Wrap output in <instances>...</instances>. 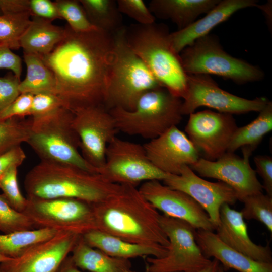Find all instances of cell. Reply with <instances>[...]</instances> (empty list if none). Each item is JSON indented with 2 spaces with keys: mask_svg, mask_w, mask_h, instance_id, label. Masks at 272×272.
<instances>
[{
  "mask_svg": "<svg viewBox=\"0 0 272 272\" xmlns=\"http://www.w3.org/2000/svg\"><path fill=\"white\" fill-rule=\"evenodd\" d=\"M161 226L169 240L167 253L162 258L148 257L149 272H198L211 261L202 253L195 240L196 229L185 221L164 214Z\"/></svg>",
  "mask_w": 272,
  "mask_h": 272,
  "instance_id": "cell-9",
  "label": "cell"
},
{
  "mask_svg": "<svg viewBox=\"0 0 272 272\" xmlns=\"http://www.w3.org/2000/svg\"><path fill=\"white\" fill-rule=\"evenodd\" d=\"M17 166H13L0 177V189L10 206L14 210L23 213L27 199L22 194L17 181Z\"/></svg>",
  "mask_w": 272,
  "mask_h": 272,
  "instance_id": "cell-35",
  "label": "cell"
},
{
  "mask_svg": "<svg viewBox=\"0 0 272 272\" xmlns=\"http://www.w3.org/2000/svg\"><path fill=\"white\" fill-rule=\"evenodd\" d=\"M34 95L21 93L7 108L0 112V120L30 116Z\"/></svg>",
  "mask_w": 272,
  "mask_h": 272,
  "instance_id": "cell-39",
  "label": "cell"
},
{
  "mask_svg": "<svg viewBox=\"0 0 272 272\" xmlns=\"http://www.w3.org/2000/svg\"><path fill=\"white\" fill-rule=\"evenodd\" d=\"M79 1L90 22L98 29L113 34L123 27L117 1Z\"/></svg>",
  "mask_w": 272,
  "mask_h": 272,
  "instance_id": "cell-30",
  "label": "cell"
},
{
  "mask_svg": "<svg viewBox=\"0 0 272 272\" xmlns=\"http://www.w3.org/2000/svg\"><path fill=\"white\" fill-rule=\"evenodd\" d=\"M243 157L226 152L219 159L211 161L199 158L189 166L200 176L214 178L230 186L240 201L246 196L262 192V185L251 167L249 158L252 152L242 149Z\"/></svg>",
  "mask_w": 272,
  "mask_h": 272,
  "instance_id": "cell-14",
  "label": "cell"
},
{
  "mask_svg": "<svg viewBox=\"0 0 272 272\" xmlns=\"http://www.w3.org/2000/svg\"><path fill=\"white\" fill-rule=\"evenodd\" d=\"M119 12L135 20L140 25L155 23V17L142 0H117Z\"/></svg>",
  "mask_w": 272,
  "mask_h": 272,
  "instance_id": "cell-37",
  "label": "cell"
},
{
  "mask_svg": "<svg viewBox=\"0 0 272 272\" xmlns=\"http://www.w3.org/2000/svg\"><path fill=\"white\" fill-rule=\"evenodd\" d=\"M54 3L61 18L65 20L75 32H88L98 29L89 20L80 1L57 0Z\"/></svg>",
  "mask_w": 272,
  "mask_h": 272,
  "instance_id": "cell-34",
  "label": "cell"
},
{
  "mask_svg": "<svg viewBox=\"0 0 272 272\" xmlns=\"http://www.w3.org/2000/svg\"><path fill=\"white\" fill-rule=\"evenodd\" d=\"M166 26L154 23L126 29L127 41L162 85L173 95L183 99L187 87L188 75L179 54L172 48Z\"/></svg>",
  "mask_w": 272,
  "mask_h": 272,
  "instance_id": "cell-4",
  "label": "cell"
},
{
  "mask_svg": "<svg viewBox=\"0 0 272 272\" xmlns=\"http://www.w3.org/2000/svg\"><path fill=\"white\" fill-rule=\"evenodd\" d=\"M59 231L39 228L0 234V254L11 258H18L33 246L51 238Z\"/></svg>",
  "mask_w": 272,
  "mask_h": 272,
  "instance_id": "cell-29",
  "label": "cell"
},
{
  "mask_svg": "<svg viewBox=\"0 0 272 272\" xmlns=\"http://www.w3.org/2000/svg\"><path fill=\"white\" fill-rule=\"evenodd\" d=\"M256 171L263 180V189L272 196V158L267 155H257L254 158Z\"/></svg>",
  "mask_w": 272,
  "mask_h": 272,
  "instance_id": "cell-42",
  "label": "cell"
},
{
  "mask_svg": "<svg viewBox=\"0 0 272 272\" xmlns=\"http://www.w3.org/2000/svg\"><path fill=\"white\" fill-rule=\"evenodd\" d=\"M2 15V13L1 10V9H0V15Z\"/></svg>",
  "mask_w": 272,
  "mask_h": 272,
  "instance_id": "cell-52",
  "label": "cell"
},
{
  "mask_svg": "<svg viewBox=\"0 0 272 272\" xmlns=\"http://www.w3.org/2000/svg\"><path fill=\"white\" fill-rule=\"evenodd\" d=\"M26 157L21 146L0 155V177L13 166H20Z\"/></svg>",
  "mask_w": 272,
  "mask_h": 272,
  "instance_id": "cell-43",
  "label": "cell"
},
{
  "mask_svg": "<svg viewBox=\"0 0 272 272\" xmlns=\"http://www.w3.org/2000/svg\"><path fill=\"white\" fill-rule=\"evenodd\" d=\"M27 199L23 214L34 228H50L81 235L96 230L92 204L71 198Z\"/></svg>",
  "mask_w": 272,
  "mask_h": 272,
  "instance_id": "cell-11",
  "label": "cell"
},
{
  "mask_svg": "<svg viewBox=\"0 0 272 272\" xmlns=\"http://www.w3.org/2000/svg\"><path fill=\"white\" fill-rule=\"evenodd\" d=\"M81 235L59 231L17 258L0 264L7 272H56Z\"/></svg>",
  "mask_w": 272,
  "mask_h": 272,
  "instance_id": "cell-18",
  "label": "cell"
},
{
  "mask_svg": "<svg viewBox=\"0 0 272 272\" xmlns=\"http://www.w3.org/2000/svg\"><path fill=\"white\" fill-rule=\"evenodd\" d=\"M29 12L31 17L51 21L61 19L54 2L50 0H30Z\"/></svg>",
  "mask_w": 272,
  "mask_h": 272,
  "instance_id": "cell-41",
  "label": "cell"
},
{
  "mask_svg": "<svg viewBox=\"0 0 272 272\" xmlns=\"http://www.w3.org/2000/svg\"><path fill=\"white\" fill-rule=\"evenodd\" d=\"M182 103L181 98L161 87L143 94L131 111L120 108L109 111L118 131L151 140L181 122Z\"/></svg>",
  "mask_w": 272,
  "mask_h": 272,
  "instance_id": "cell-7",
  "label": "cell"
},
{
  "mask_svg": "<svg viewBox=\"0 0 272 272\" xmlns=\"http://www.w3.org/2000/svg\"><path fill=\"white\" fill-rule=\"evenodd\" d=\"M219 266L220 262L214 258V260L211 261V262L208 266L198 272H217Z\"/></svg>",
  "mask_w": 272,
  "mask_h": 272,
  "instance_id": "cell-47",
  "label": "cell"
},
{
  "mask_svg": "<svg viewBox=\"0 0 272 272\" xmlns=\"http://www.w3.org/2000/svg\"><path fill=\"white\" fill-rule=\"evenodd\" d=\"M97 173L110 183L134 186L151 180L163 181L168 175L151 162L143 145L116 136L108 144L105 163Z\"/></svg>",
  "mask_w": 272,
  "mask_h": 272,
  "instance_id": "cell-10",
  "label": "cell"
},
{
  "mask_svg": "<svg viewBox=\"0 0 272 272\" xmlns=\"http://www.w3.org/2000/svg\"><path fill=\"white\" fill-rule=\"evenodd\" d=\"M93 207L96 230L131 243L169 245L160 225L161 214L136 186L120 185L114 193Z\"/></svg>",
  "mask_w": 272,
  "mask_h": 272,
  "instance_id": "cell-2",
  "label": "cell"
},
{
  "mask_svg": "<svg viewBox=\"0 0 272 272\" xmlns=\"http://www.w3.org/2000/svg\"><path fill=\"white\" fill-rule=\"evenodd\" d=\"M12 118L0 120V155L27 143L31 132V118Z\"/></svg>",
  "mask_w": 272,
  "mask_h": 272,
  "instance_id": "cell-32",
  "label": "cell"
},
{
  "mask_svg": "<svg viewBox=\"0 0 272 272\" xmlns=\"http://www.w3.org/2000/svg\"><path fill=\"white\" fill-rule=\"evenodd\" d=\"M242 202L243 218L259 221L272 233V196L261 192L246 196Z\"/></svg>",
  "mask_w": 272,
  "mask_h": 272,
  "instance_id": "cell-33",
  "label": "cell"
},
{
  "mask_svg": "<svg viewBox=\"0 0 272 272\" xmlns=\"http://www.w3.org/2000/svg\"><path fill=\"white\" fill-rule=\"evenodd\" d=\"M185 131L206 159L214 161L227 151L236 130L232 114L205 110L189 115Z\"/></svg>",
  "mask_w": 272,
  "mask_h": 272,
  "instance_id": "cell-15",
  "label": "cell"
},
{
  "mask_svg": "<svg viewBox=\"0 0 272 272\" xmlns=\"http://www.w3.org/2000/svg\"><path fill=\"white\" fill-rule=\"evenodd\" d=\"M139 189L163 214L185 221L195 229L215 230L207 213L187 194L172 189L158 180L145 182Z\"/></svg>",
  "mask_w": 272,
  "mask_h": 272,
  "instance_id": "cell-17",
  "label": "cell"
},
{
  "mask_svg": "<svg viewBox=\"0 0 272 272\" xmlns=\"http://www.w3.org/2000/svg\"><path fill=\"white\" fill-rule=\"evenodd\" d=\"M30 0H0L3 15H18L29 13Z\"/></svg>",
  "mask_w": 272,
  "mask_h": 272,
  "instance_id": "cell-45",
  "label": "cell"
},
{
  "mask_svg": "<svg viewBox=\"0 0 272 272\" xmlns=\"http://www.w3.org/2000/svg\"><path fill=\"white\" fill-rule=\"evenodd\" d=\"M169 187L181 191L193 198L205 210L216 228L220 222V210L224 203L233 205L237 200L234 190L219 181L210 182L198 176L187 165L179 175L168 174L163 181Z\"/></svg>",
  "mask_w": 272,
  "mask_h": 272,
  "instance_id": "cell-16",
  "label": "cell"
},
{
  "mask_svg": "<svg viewBox=\"0 0 272 272\" xmlns=\"http://www.w3.org/2000/svg\"><path fill=\"white\" fill-rule=\"evenodd\" d=\"M113 34L99 29L76 32L67 25L62 39L40 57L52 72L55 94L73 112L104 105L113 52Z\"/></svg>",
  "mask_w": 272,
  "mask_h": 272,
  "instance_id": "cell-1",
  "label": "cell"
},
{
  "mask_svg": "<svg viewBox=\"0 0 272 272\" xmlns=\"http://www.w3.org/2000/svg\"><path fill=\"white\" fill-rule=\"evenodd\" d=\"M64 27L43 18L31 17V22L22 35L20 45L25 54L43 57L49 54L62 39Z\"/></svg>",
  "mask_w": 272,
  "mask_h": 272,
  "instance_id": "cell-25",
  "label": "cell"
},
{
  "mask_svg": "<svg viewBox=\"0 0 272 272\" xmlns=\"http://www.w3.org/2000/svg\"><path fill=\"white\" fill-rule=\"evenodd\" d=\"M0 272H7L0 264Z\"/></svg>",
  "mask_w": 272,
  "mask_h": 272,
  "instance_id": "cell-49",
  "label": "cell"
},
{
  "mask_svg": "<svg viewBox=\"0 0 272 272\" xmlns=\"http://www.w3.org/2000/svg\"><path fill=\"white\" fill-rule=\"evenodd\" d=\"M272 129V103L269 101L258 116L245 126L238 127L227 152L234 153L239 148L251 152L257 148L263 137Z\"/></svg>",
  "mask_w": 272,
  "mask_h": 272,
  "instance_id": "cell-27",
  "label": "cell"
},
{
  "mask_svg": "<svg viewBox=\"0 0 272 272\" xmlns=\"http://www.w3.org/2000/svg\"><path fill=\"white\" fill-rule=\"evenodd\" d=\"M125 272H135V271H133L131 270V269H129V270H127L125 271ZM145 272H149V270H148V269L147 268V267H146Z\"/></svg>",
  "mask_w": 272,
  "mask_h": 272,
  "instance_id": "cell-50",
  "label": "cell"
},
{
  "mask_svg": "<svg viewBox=\"0 0 272 272\" xmlns=\"http://www.w3.org/2000/svg\"><path fill=\"white\" fill-rule=\"evenodd\" d=\"M182 99L183 115L194 113L201 106L231 114L259 112L270 101L265 97L251 100L232 94L220 88L210 75L205 74L188 75L187 90Z\"/></svg>",
  "mask_w": 272,
  "mask_h": 272,
  "instance_id": "cell-12",
  "label": "cell"
},
{
  "mask_svg": "<svg viewBox=\"0 0 272 272\" xmlns=\"http://www.w3.org/2000/svg\"><path fill=\"white\" fill-rule=\"evenodd\" d=\"M120 185L107 181L97 173L42 160L27 173L24 179L27 198H71L93 205L105 200Z\"/></svg>",
  "mask_w": 272,
  "mask_h": 272,
  "instance_id": "cell-3",
  "label": "cell"
},
{
  "mask_svg": "<svg viewBox=\"0 0 272 272\" xmlns=\"http://www.w3.org/2000/svg\"><path fill=\"white\" fill-rule=\"evenodd\" d=\"M73 116L72 111L61 107L45 115L31 117V132L26 143L41 160L97 173L79 152L80 142L73 126Z\"/></svg>",
  "mask_w": 272,
  "mask_h": 272,
  "instance_id": "cell-6",
  "label": "cell"
},
{
  "mask_svg": "<svg viewBox=\"0 0 272 272\" xmlns=\"http://www.w3.org/2000/svg\"><path fill=\"white\" fill-rule=\"evenodd\" d=\"M216 235L232 249L260 262H271L272 253L268 245L254 243L250 238L244 219L240 212L223 204L220 210V222Z\"/></svg>",
  "mask_w": 272,
  "mask_h": 272,
  "instance_id": "cell-20",
  "label": "cell"
},
{
  "mask_svg": "<svg viewBox=\"0 0 272 272\" xmlns=\"http://www.w3.org/2000/svg\"><path fill=\"white\" fill-rule=\"evenodd\" d=\"M27 73L21 81L19 90L21 93L34 95L40 93L55 94L56 82L51 71L37 55L24 53Z\"/></svg>",
  "mask_w": 272,
  "mask_h": 272,
  "instance_id": "cell-28",
  "label": "cell"
},
{
  "mask_svg": "<svg viewBox=\"0 0 272 272\" xmlns=\"http://www.w3.org/2000/svg\"><path fill=\"white\" fill-rule=\"evenodd\" d=\"M33 229L30 219L24 214L12 208L3 195L0 194V231L7 234Z\"/></svg>",
  "mask_w": 272,
  "mask_h": 272,
  "instance_id": "cell-36",
  "label": "cell"
},
{
  "mask_svg": "<svg viewBox=\"0 0 272 272\" xmlns=\"http://www.w3.org/2000/svg\"><path fill=\"white\" fill-rule=\"evenodd\" d=\"M73 126L85 160L96 170L105 162L107 147L116 135L115 121L104 105L79 108L73 112Z\"/></svg>",
  "mask_w": 272,
  "mask_h": 272,
  "instance_id": "cell-13",
  "label": "cell"
},
{
  "mask_svg": "<svg viewBox=\"0 0 272 272\" xmlns=\"http://www.w3.org/2000/svg\"><path fill=\"white\" fill-rule=\"evenodd\" d=\"M56 272H83L74 264L71 256H67Z\"/></svg>",
  "mask_w": 272,
  "mask_h": 272,
  "instance_id": "cell-46",
  "label": "cell"
},
{
  "mask_svg": "<svg viewBox=\"0 0 272 272\" xmlns=\"http://www.w3.org/2000/svg\"><path fill=\"white\" fill-rule=\"evenodd\" d=\"M0 69L9 70L20 79L22 72L21 59L11 50L0 47Z\"/></svg>",
  "mask_w": 272,
  "mask_h": 272,
  "instance_id": "cell-44",
  "label": "cell"
},
{
  "mask_svg": "<svg viewBox=\"0 0 272 272\" xmlns=\"http://www.w3.org/2000/svg\"><path fill=\"white\" fill-rule=\"evenodd\" d=\"M61 107H65L64 105L56 94H38L34 95L30 116L31 117L42 116Z\"/></svg>",
  "mask_w": 272,
  "mask_h": 272,
  "instance_id": "cell-38",
  "label": "cell"
},
{
  "mask_svg": "<svg viewBox=\"0 0 272 272\" xmlns=\"http://www.w3.org/2000/svg\"><path fill=\"white\" fill-rule=\"evenodd\" d=\"M196 241L203 254L239 272H272V262L255 260L223 243L213 231L197 230Z\"/></svg>",
  "mask_w": 272,
  "mask_h": 272,
  "instance_id": "cell-22",
  "label": "cell"
},
{
  "mask_svg": "<svg viewBox=\"0 0 272 272\" xmlns=\"http://www.w3.org/2000/svg\"><path fill=\"white\" fill-rule=\"evenodd\" d=\"M12 258L6 257L0 254V263L8 261Z\"/></svg>",
  "mask_w": 272,
  "mask_h": 272,
  "instance_id": "cell-48",
  "label": "cell"
},
{
  "mask_svg": "<svg viewBox=\"0 0 272 272\" xmlns=\"http://www.w3.org/2000/svg\"><path fill=\"white\" fill-rule=\"evenodd\" d=\"M113 36V57L104 105L108 110L131 111L143 94L162 86L130 47L126 28L123 26Z\"/></svg>",
  "mask_w": 272,
  "mask_h": 272,
  "instance_id": "cell-5",
  "label": "cell"
},
{
  "mask_svg": "<svg viewBox=\"0 0 272 272\" xmlns=\"http://www.w3.org/2000/svg\"><path fill=\"white\" fill-rule=\"evenodd\" d=\"M71 256L77 267L90 272H125L130 269L129 259L110 256L87 244L80 235Z\"/></svg>",
  "mask_w": 272,
  "mask_h": 272,
  "instance_id": "cell-26",
  "label": "cell"
},
{
  "mask_svg": "<svg viewBox=\"0 0 272 272\" xmlns=\"http://www.w3.org/2000/svg\"><path fill=\"white\" fill-rule=\"evenodd\" d=\"M29 13L0 15V47L10 50L20 48V41L31 22Z\"/></svg>",
  "mask_w": 272,
  "mask_h": 272,
  "instance_id": "cell-31",
  "label": "cell"
},
{
  "mask_svg": "<svg viewBox=\"0 0 272 272\" xmlns=\"http://www.w3.org/2000/svg\"><path fill=\"white\" fill-rule=\"evenodd\" d=\"M220 0H152L149 9L155 17L169 19L182 29L201 14L208 13Z\"/></svg>",
  "mask_w": 272,
  "mask_h": 272,
  "instance_id": "cell-24",
  "label": "cell"
},
{
  "mask_svg": "<svg viewBox=\"0 0 272 272\" xmlns=\"http://www.w3.org/2000/svg\"><path fill=\"white\" fill-rule=\"evenodd\" d=\"M255 0H220L202 18L187 27L169 33V39L173 50L178 54L195 40L209 34L215 26L227 20L241 9L257 6Z\"/></svg>",
  "mask_w": 272,
  "mask_h": 272,
  "instance_id": "cell-21",
  "label": "cell"
},
{
  "mask_svg": "<svg viewBox=\"0 0 272 272\" xmlns=\"http://www.w3.org/2000/svg\"><path fill=\"white\" fill-rule=\"evenodd\" d=\"M143 146L151 162L167 174L179 175L184 166H190L199 159L198 150L177 126Z\"/></svg>",
  "mask_w": 272,
  "mask_h": 272,
  "instance_id": "cell-19",
  "label": "cell"
},
{
  "mask_svg": "<svg viewBox=\"0 0 272 272\" xmlns=\"http://www.w3.org/2000/svg\"><path fill=\"white\" fill-rule=\"evenodd\" d=\"M179 55L187 75H215L238 84L259 81L264 77L259 67L227 53L214 35L198 38Z\"/></svg>",
  "mask_w": 272,
  "mask_h": 272,
  "instance_id": "cell-8",
  "label": "cell"
},
{
  "mask_svg": "<svg viewBox=\"0 0 272 272\" xmlns=\"http://www.w3.org/2000/svg\"><path fill=\"white\" fill-rule=\"evenodd\" d=\"M217 272H224L223 269L220 266Z\"/></svg>",
  "mask_w": 272,
  "mask_h": 272,
  "instance_id": "cell-51",
  "label": "cell"
},
{
  "mask_svg": "<svg viewBox=\"0 0 272 272\" xmlns=\"http://www.w3.org/2000/svg\"><path fill=\"white\" fill-rule=\"evenodd\" d=\"M82 236L90 246L116 258L129 259L148 256L159 258L167 253L166 246L131 243L98 230L89 231Z\"/></svg>",
  "mask_w": 272,
  "mask_h": 272,
  "instance_id": "cell-23",
  "label": "cell"
},
{
  "mask_svg": "<svg viewBox=\"0 0 272 272\" xmlns=\"http://www.w3.org/2000/svg\"><path fill=\"white\" fill-rule=\"evenodd\" d=\"M20 79L10 72L0 77V112L7 108L20 94Z\"/></svg>",
  "mask_w": 272,
  "mask_h": 272,
  "instance_id": "cell-40",
  "label": "cell"
}]
</instances>
